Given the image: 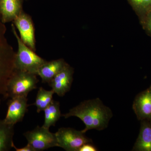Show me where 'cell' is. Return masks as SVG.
Masks as SVG:
<instances>
[{"instance_id":"6da1fadb","label":"cell","mask_w":151,"mask_h":151,"mask_svg":"<svg viewBox=\"0 0 151 151\" xmlns=\"http://www.w3.org/2000/svg\"><path fill=\"white\" fill-rule=\"evenodd\" d=\"M62 116L65 119L74 116L81 119L85 126L81 131L85 134L89 130L101 131L107 128L113 113L109 107L97 98L81 102Z\"/></svg>"},{"instance_id":"7a4b0ae2","label":"cell","mask_w":151,"mask_h":151,"mask_svg":"<svg viewBox=\"0 0 151 151\" xmlns=\"http://www.w3.org/2000/svg\"><path fill=\"white\" fill-rule=\"evenodd\" d=\"M4 24L0 20V105L2 97L6 98L8 83L15 70L16 54L6 37Z\"/></svg>"},{"instance_id":"3957f363","label":"cell","mask_w":151,"mask_h":151,"mask_svg":"<svg viewBox=\"0 0 151 151\" xmlns=\"http://www.w3.org/2000/svg\"><path fill=\"white\" fill-rule=\"evenodd\" d=\"M12 29L18 46L15 56V69L37 75L39 68L47 61L37 55L22 41L14 24H12Z\"/></svg>"},{"instance_id":"277c9868","label":"cell","mask_w":151,"mask_h":151,"mask_svg":"<svg viewBox=\"0 0 151 151\" xmlns=\"http://www.w3.org/2000/svg\"><path fill=\"white\" fill-rule=\"evenodd\" d=\"M37 76L15 69L8 83L6 98L27 97L29 92L37 88Z\"/></svg>"},{"instance_id":"5b68a950","label":"cell","mask_w":151,"mask_h":151,"mask_svg":"<svg viewBox=\"0 0 151 151\" xmlns=\"http://www.w3.org/2000/svg\"><path fill=\"white\" fill-rule=\"evenodd\" d=\"M55 134L57 147L65 151H78L84 144L92 142V139L87 137L82 131L72 128H60Z\"/></svg>"},{"instance_id":"8992f818","label":"cell","mask_w":151,"mask_h":151,"mask_svg":"<svg viewBox=\"0 0 151 151\" xmlns=\"http://www.w3.org/2000/svg\"><path fill=\"white\" fill-rule=\"evenodd\" d=\"M28 144L35 151H41L53 147H57L55 133L50 132L49 129L37 126L32 131L24 133Z\"/></svg>"},{"instance_id":"52a82bcc","label":"cell","mask_w":151,"mask_h":151,"mask_svg":"<svg viewBox=\"0 0 151 151\" xmlns=\"http://www.w3.org/2000/svg\"><path fill=\"white\" fill-rule=\"evenodd\" d=\"M13 22L14 25L19 32L22 41L35 51V28L31 17L23 11Z\"/></svg>"},{"instance_id":"ba28073f","label":"cell","mask_w":151,"mask_h":151,"mask_svg":"<svg viewBox=\"0 0 151 151\" xmlns=\"http://www.w3.org/2000/svg\"><path fill=\"white\" fill-rule=\"evenodd\" d=\"M73 68L66 63L62 70L48 83L52 89L59 97L70 91L73 80Z\"/></svg>"},{"instance_id":"9c48e42d","label":"cell","mask_w":151,"mask_h":151,"mask_svg":"<svg viewBox=\"0 0 151 151\" xmlns=\"http://www.w3.org/2000/svg\"><path fill=\"white\" fill-rule=\"evenodd\" d=\"M8 107L5 118L7 124L14 125L22 122L27 110V97H19L11 98L8 102Z\"/></svg>"},{"instance_id":"30bf717a","label":"cell","mask_w":151,"mask_h":151,"mask_svg":"<svg viewBox=\"0 0 151 151\" xmlns=\"http://www.w3.org/2000/svg\"><path fill=\"white\" fill-rule=\"evenodd\" d=\"M133 109L139 121L151 120V85L136 96Z\"/></svg>"},{"instance_id":"8fae6325","label":"cell","mask_w":151,"mask_h":151,"mask_svg":"<svg viewBox=\"0 0 151 151\" xmlns=\"http://www.w3.org/2000/svg\"><path fill=\"white\" fill-rule=\"evenodd\" d=\"M23 0H0V18L3 23L14 21L23 11Z\"/></svg>"},{"instance_id":"7c38bea8","label":"cell","mask_w":151,"mask_h":151,"mask_svg":"<svg viewBox=\"0 0 151 151\" xmlns=\"http://www.w3.org/2000/svg\"><path fill=\"white\" fill-rule=\"evenodd\" d=\"M66 63L63 59L47 61L39 68L37 75L40 77L42 83H48L62 70Z\"/></svg>"},{"instance_id":"4fadbf2b","label":"cell","mask_w":151,"mask_h":151,"mask_svg":"<svg viewBox=\"0 0 151 151\" xmlns=\"http://www.w3.org/2000/svg\"><path fill=\"white\" fill-rule=\"evenodd\" d=\"M132 151H151V120L141 121L139 134Z\"/></svg>"},{"instance_id":"5bb4252c","label":"cell","mask_w":151,"mask_h":151,"mask_svg":"<svg viewBox=\"0 0 151 151\" xmlns=\"http://www.w3.org/2000/svg\"><path fill=\"white\" fill-rule=\"evenodd\" d=\"M14 126L0 120V151H7L12 148Z\"/></svg>"},{"instance_id":"9a60e30c","label":"cell","mask_w":151,"mask_h":151,"mask_svg":"<svg viewBox=\"0 0 151 151\" xmlns=\"http://www.w3.org/2000/svg\"><path fill=\"white\" fill-rule=\"evenodd\" d=\"M44 111L45 120L42 127L49 129L52 126H55L56 122L61 117L59 102L52 100Z\"/></svg>"},{"instance_id":"2e32d148","label":"cell","mask_w":151,"mask_h":151,"mask_svg":"<svg viewBox=\"0 0 151 151\" xmlns=\"http://www.w3.org/2000/svg\"><path fill=\"white\" fill-rule=\"evenodd\" d=\"M54 91L47 90L42 87H40L38 91L36 98L35 103L32 105L37 107V111L38 113L44 111L45 108L53 100Z\"/></svg>"},{"instance_id":"e0dca14e","label":"cell","mask_w":151,"mask_h":151,"mask_svg":"<svg viewBox=\"0 0 151 151\" xmlns=\"http://www.w3.org/2000/svg\"><path fill=\"white\" fill-rule=\"evenodd\" d=\"M129 1L139 19L151 9V0H129Z\"/></svg>"},{"instance_id":"ac0fdd59","label":"cell","mask_w":151,"mask_h":151,"mask_svg":"<svg viewBox=\"0 0 151 151\" xmlns=\"http://www.w3.org/2000/svg\"><path fill=\"white\" fill-rule=\"evenodd\" d=\"M143 29L151 37V9L140 18Z\"/></svg>"},{"instance_id":"d6986e66","label":"cell","mask_w":151,"mask_h":151,"mask_svg":"<svg viewBox=\"0 0 151 151\" xmlns=\"http://www.w3.org/2000/svg\"><path fill=\"white\" fill-rule=\"evenodd\" d=\"M98 150L92 143H86L82 145L78 151H97Z\"/></svg>"},{"instance_id":"ffe728a7","label":"cell","mask_w":151,"mask_h":151,"mask_svg":"<svg viewBox=\"0 0 151 151\" xmlns=\"http://www.w3.org/2000/svg\"><path fill=\"white\" fill-rule=\"evenodd\" d=\"M12 147L15 149V150L17 151H35L34 149L32 147L28 144H27L26 146L23 147L18 148L15 146L13 143L12 145Z\"/></svg>"},{"instance_id":"44dd1931","label":"cell","mask_w":151,"mask_h":151,"mask_svg":"<svg viewBox=\"0 0 151 151\" xmlns=\"http://www.w3.org/2000/svg\"><path fill=\"white\" fill-rule=\"evenodd\" d=\"M0 20H1V18H0Z\"/></svg>"}]
</instances>
